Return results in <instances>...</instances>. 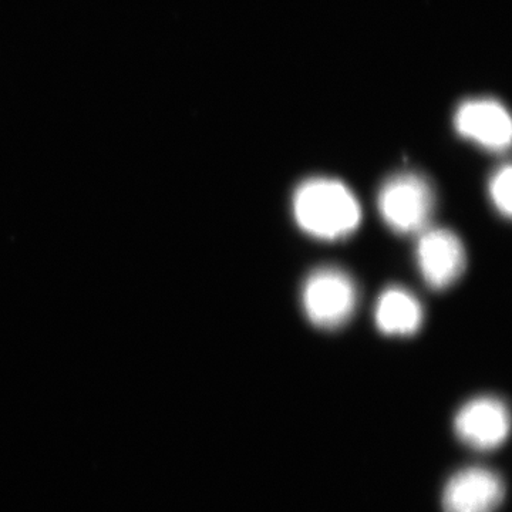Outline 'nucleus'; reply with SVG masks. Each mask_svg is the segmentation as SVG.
Returning a JSON list of instances; mask_svg holds the SVG:
<instances>
[{"label": "nucleus", "mask_w": 512, "mask_h": 512, "mask_svg": "<svg viewBox=\"0 0 512 512\" xmlns=\"http://www.w3.org/2000/svg\"><path fill=\"white\" fill-rule=\"evenodd\" d=\"M423 322L420 302L402 288H389L380 295L376 306L377 328L386 335L409 336Z\"/></svg>", "instance_id": "8"}, {"label": "nucleus", "mask_w": 512, "mask_h": 512, "mask_svg": "<svg viewBox=\"0 0 512 512\" xmlns=\"http://www.w3.org/2000/svg\"><path fill=\"white\" fill-rule=\"evenodd\" d=\"M293 215L299 227L319 239L348 237L362 220L355 194L332 178H311L296 188Z\"/></svg>", "instance_id": "1"}, {"label": "nucleus", "mask_w": 512, "mask_h": 512, "mask_svg": "<svg viewBox=\"0 0 512 512\" xmlns=\"http://www.w3.org/2000/svg\"><path fill=\"white\" fill-rule=\"evenodd\" d=\"M458 439L474 450L500 447L510 433V413L501 400L478 397L461 407L454 420Z\"/></svg>", "instance_id": "4"}, {"label": "nucleus", "mask_w": 512, "mask_h": 512, "mask_svg": "<svg viewBox=\"0 0 512 512\" xmlns=\"http://www.w3.org/2000/svg\"><path fill=\"white\" fill-rule=\"evenodd\" d=\"M355 282L338 268H320L303 285L306 316L322 329H336L348 322L356 308Z\"/></svg>", "instance_id": "3"}, {"label": "nucleus", "mask_w": 512, "mask_h": 512, "mask_svg": "<svg viewBox=\"0 0 512 512\" xmlns=\"http://www.w3.org/2000/svg\"><path fill=\"white\" fill-rule=\"evenodd\" d=\"M377 205L384 222L399 234L423 231L434 210L433 188L419 174H396L380 188Z\"/></svg>", "instance_id": "2"}, {"label": "nucleus", "mask_w": 512, "mask_h": 512, "mask_svg": "<svg viewBox=\"0 0 512 512\" xmlns=\"http://www.w3.org/2000/svg\"><path fill=\"white\" fill-rule=\"evenodd\" d=\"M505 487L494 471L473 467L458 471L444 487V512H494L503 503Z\"/></svg>", "instance_id": "5"}, {"label": "nucleus", "mask_w": 512, "mask_h": 512, "mask_svg": "<svg viewBox=\"0 0 512 512\" xmlns=\"http://www.w3.org/2000/svg\"><path fill=\"white\" fill-rule=\"evenodd\" d=\"M456 127L461 136L491 150H504L511 143L510 116L494 100L467 101L458 107Z\"/></svg>", "instance_id": "7"}, {"label": "nucleus", "mask_w": 512, "mask_h": 512, "mask_svg": "<svg viewBox=\"0 0 512 512\" xmlns=\"http://www.w3.org/2000/svg\"><path fill=\"white\" fill-rule=\"evenodd\" d=\"M417 262L424 281L444 289L460 278L466 268V251L460 238L448 229L424 231L417 244Z\"/></svg>", "instance_id": "6"}, {"label": "nucleus", "mask_w": 512, "mask_h": 512, "mask_svg": "<svg viewBox=\"0 0 512 512\" xmlns=\"http://www.w3.org/2000/svg\"><path fill=\"white\" fill-rule=\"evenodd\" d=\"M511 183L512 170L510 165H505L491 178L490 185L491 198L495 207L507 218L511 215Z\"/></svg>", "instance_id": "9"}]
</instances>
